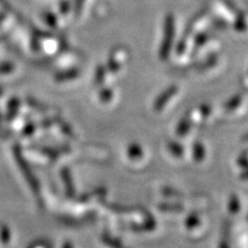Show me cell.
Returning <instances> with one entry per match:
<instances>
[{"label":"cell","mask_w":248,"mask_h":248,"mask_svg":"<svg viewBox=\"0 0 248 248\" xmlns=\"http://www.w3.org/2000/svg\"><path fill=\"white\" fill-rule=\"evenodd\" d=\"M176 91H177V88H171L169 90V91H167L166 93H164L162 97L159 99V101L155 104V109H157V111H160V109H162L163 105L166 104V102L172 97L173 93H176Z\"/></svg>","instance_id":"obj_1"},{"label":"cell","mask_w":248,"mask_h":248,"mask_svg":"<svg viewBox=\"0 0 248 248\" xmlns=\"http://www.w3.org/2000/svg\"><path fill=\"white\" fill-rule=\"evenodd\" d=\"M244 140H248V135H246V136H245V138H244Z\"/></svg>","instance_id":"obj_2"}]
</instances>
